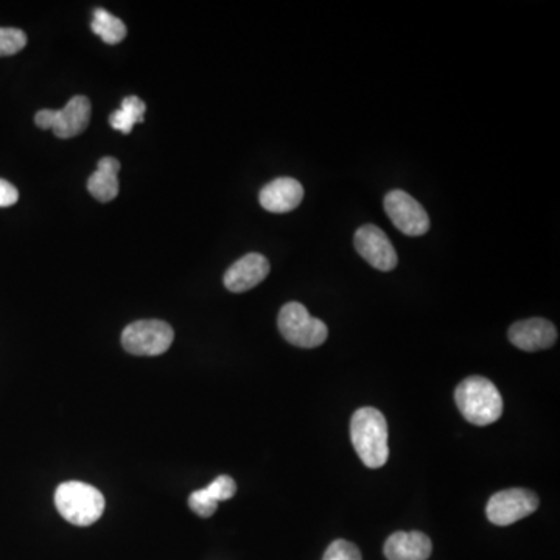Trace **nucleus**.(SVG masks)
Listing matches in <instances>:
<instances>
[{
  "label": "nucleus",
  "mask_w": 560,
  "mask_h": 560,
  "mask_svg": "<svg viewBox=\"0 0 560 560\" xmlns=\"http://www.w3.org/2000/svg\"><path fill=\"white\" fill-rule=\"evenodd\" d=\"M350 438L364 466L380 469L389 458L388 422L380 411L366 406L352 416Z\"/></svg>",
  "instance_id": "f257e3e1"
},
{
  "label": "nucleus",
  "mask_w": 560,
  "mask_h": 560,
  "mask_svg": "<svg viewBox=\"0 0 560 560\" xmlns=\"http://www.w3.org/2000/svg\"><path fill=\"white\" fill-rule=\"evenodd\" d=\"M456 405L470 424H494L503 414V399L494 383L475 375L459 383L455 392Z\"/></svg>",
  "instance_id": "f03ea898"
},
{
  "label": "nucleus",
  "mask_w": 560,
  "mask_h": 560,
  "mask_svg": "<svg viewBox=\"0 0 560 560\" xmlns=\"http://www.w3.org/2000/svg\"><path fill=\"white\" fill-rule=\"evenodd\" d=\"M56 509L72 525H94L105 512V497L94 486L67 481L56 489Z\"/></svg>",
  "instance_id": "7ed1b4c3"
},
{
  "label": "nucleus",
  "mask_w": 560,
  "mask_h": 560,
  "mask_svg": "<svg viewBox=\"0 0 560 560\" xmlns=\"http://www.w3.org/2000/svg\"><path fill=\"white\" fill-rule=\"evenodd\" d=\"M277 326L288 343L302 349H313L326 343L329 329L321 319L313 318L299 302H288L280 308Z\"/></svg>",
  "instance_id": "20e7f679"
},
{
  "label": "nucleus",
  "mask_w": 560,
  "mask_h": 560,
  "mask_svg": "<svg viewBox=\"0 0 560 560\" xmlns=\"http://www.w3.org/2000/svg\"><path fill=\"white\" fill-rule=\"evenodd\" d=\"M175 332L172 326L159 319L136 321L122 333L123 349L139 357H158L172 346Z\"/></svg>",
  "instance_id": "39448f33"
},
{
  "label": "nucleus",
  "mask_w": 560,
  "mask_h": 560,
  "mask_svg": "<svg viewBox=\"0 0 560 560\" xmlns=\"http://www.w3.org/2000/svg\"><path fill=\"white\" fill-rule=\"evenodd\" d=\"M91 102L84 95L72 97L60 111L42 109L36 114L35 122L41 130H52L60 139H70L83 133L91 122Z\"/></svg>",
  "instance_id": "423d86ee"
},
{
  "label": "nucleus",
  "mask_w": 560,
  "mask_h": 560,
  "mask_svg": "<svg viewBox=\"0 0 560 560\" xmlns=\"http://www.w3.org/2000/svg\"><path fill=\"white\" fill-rule=\"evenodd\" d=\"M386 214L392 224L410 237H419V235L427 234L430 229V217L427 210L422 207L419 201L414 200L410 193L403 190H392L386 193L383 200Z\"/></svg>",
  "instance_id": "0eeeda50"
},
{
  "label": "nucleus",
  "mask_w": 560,
  "mask_h": 560,
  "mask_svg": "<svg viewBox=\"0 0 560 560\" xmlns=\"http://www.w3.org/2000/svg\"><path fill=\"white\" fill-rule=\"evenodd\" d=\"M539 498L528 489L501 490L487 503L486 514L490 523L509 526L536 512Z\"/></svg>",
  "instance_id": "6e6552de"
},
{
  "label": "nucleus",
  "mask_w": 560,
  "mask_h": 560,
  "mask_svg": "<svg viewBox=\"0 0 560 560\" xmlns=\"http://www.w3.org/2000/svg\"><path fill=\"white\" fill-rule=\"evenodd\" d=\"M355 249L372 268L392 271L397 266V252L388 235L374 224H364L354 237Z\"/></svg>",
  "instance_id": "1a4fd4ad"
},
{
  "label": "nucleus",
  "mask_w": 560,
  "mask_h": 560,
  "mask_svg": "<svg viewBox=\"0 0 560 560\" xmlns=\"http://www.w3.org/2000/svg\"><path fill=\"white\" fill-rule=\"evenodd\" d=\"M270 274V262L259 252L246 254L232 263L224 274V287L232 293H245L262 284Z\"/></svg>",
  "instance_id": "9d476101"
},
{
  "label": "nucleus",
  "mask_w": 560,
  "mask_h": 560,
  "mask_svg": "<svg viewBox=\"0 0 560 560\" xmlns=\"http://www.w3.org/2000/svg\"><path fill=\"white\" fill-rule=\"evenodd\" d=\"M509 341L525 352L550 349L557 341V330L553 322L543 318L525 319L512 324Z\"/></svg>",
  "instance_id": "9b49d317"
},
{
  "label": "nucleus",
  "mask_w": 560,
  "mask_h": 560,
  "mask_svg": "<svg viewBox=\"0 0 560 560\" xmlns=\"http://www.w3.org/2000/svg\"><path fill=\"white\" fill-rule=\"evenodd\" d=\"M304 200V187L298 179L277 178L260 190V206L273 214H287Z\"/></svg>",
  "instance_id": "f8f14e48"
},
{
  "label": "nucleus",
  "mask_w": 560,
  "mask_h": 560,
  "mask_svg": "<svg viewBox=\"0 0 560 560\" xmlns=\"http://www.w3.org/2000/svg\"><path fill=\"white\" fill-rule=\"evenodd\" d=\"M386 559L388 560H427L430 559L433 545L424 532H394L386 540Z\"/></svg>",
  "instance_id": "ddd939ff"
},
{
  "label": "nucleus",
  "mask_w": 560,
  "mask_h": 560,
  "mask_svg": "<svg viewBox=\"0 0 560 560\" xmlns=\"http://www.w3.org/2000/svg\"><path fill=\"white\" fill-rule=\"evenodd\" d=\"M120 162L116 158L106 156L98 161L97 170L89 178L88 190L95 200L109 203L119 195Z\"/></svg>",
  "instance_id": "4468645a"
},
{
  "label": "nucleus",
  "mask_w": 560,
  "mask_h": 560,
  "mask_svg": "<svg viewBox=\"0 0 560 560\" xmlns=\"http://www.w3.org/2000/svg\"><path fill=\"white\" fill-rule=\"evenodd\" d=\"M145 111L147 105L144 100H140L136 95H130L123 98L119 111L112 112L109 116V125L120 133L130 134L134 125L144 122Z\"/></svg>",
  "instance_id": "2eb2a0df"
},
{
  "label": "nucleus",
  "mask_w": 560,
  "mask_h": 560,
  "mask_svg": "<svg viewBox=\"0 0 560 560\" xmlns=\"http://www.w3.org/2000/svg\"><path fill=\"white\" fill-rule=\"evenodd\" d=\"M91 27L92 32L100 36L109 46L119 44L126 36L125 24L119 18H116L114 14L103 10V8H97L94 11Z\"/></svg>",
  "instance_id": "dca6fc26"
},
{
  "label": "nucleus",
  "mask_w": 560,
  "mask_h": 560,
  "mask_svg": "<svg viewBox=\"0 0 560 560\" xmlns=\"http://www.w3.org/2000/svg\"><path fill=\"white\" fill-rule=\"evenodd\" d=\"M27 46V35L19 28L0 27V56H11Z\"/></svg>",
  "instance_id": "f3484780"
},
{
  "label": "nucleus",
  "mask_w": 560,
  "mask_h": 560,
  "mask_svg": "<svg viewBox=\"0 0 560 560\" xmlns=\"http://www.w3.org/2000/svg\"><path fill=\"white\" fill-rule=\"evenodd\" d=\"M189 506L196 515L203 518L212 517L218 509L217 501L210 497L206 489L195 490L189 497Z\"/></svg>",
  "instance_id": "a211bd4d"
},
{
  "label": "nucleus",
  "mask_w": 560,
  "mask_h": 560,
  "mask_svg": "<svg viewBox=\"0 0 560 560\" xmlns=\"http://www.w3.org/2000/svg\"><path fill=\"white\" fill-rule=\"evenodd\" d=\"M209 492L210 497L214 498L217 503L220 501L231 500L237 492V484L232 480L231 476L221 475L215 478L209 486L204 487Z\"/></svg>",
  "instance_id": "6ab92c4d"
},
{
  "label": "nucleus",
  "mask_w": 560,
  "mask_h": 560,
  "mask_svg": "<svg viewBox=\"0 0 560 560\" xmlns=\"http://www.w3.org/2000/svg\"><path fill=\"white\" fill-rule=\"evenodd\" d=\"M322 560H361V553L354 543L347 540H335L330 543Z\"/></svg>",
  "instance_id": "aec40b11"
},
{
  "label": "nucleus",
  "mask_w": 560,
  "mask_h": 560,
  "mask_svg": "<svg viewBox=\"0 0 560 560\" xmlns=\"http://www.w3.org/2000/svg\"><path fill=\"white\" fill-rule=\"evenodd\" d=\"M19 192L13 184L0 179V207H10L18 203Z\"/></svg>",
  "instance_id": "412c9836"
}]
</instances>
